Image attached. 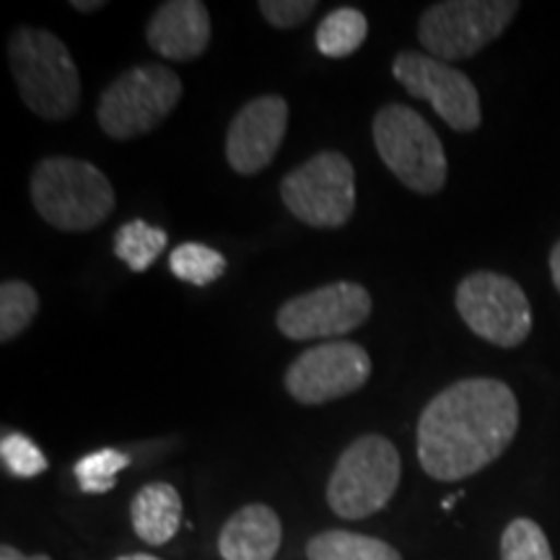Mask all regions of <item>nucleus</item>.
<instances>
[{"label":"nucleus","mask_w":560,"mask_h":560,"mask_svg":"<svg viewBox=\"0 0 560 560\" xmlns=\"http://www.w3.org/2000/svg\"><path fill=\"white\" fill-rule=\"evenodd\" d=\"M9 66L21 102L47 122H62L79 109L81 75L66 42L52 32L21 26L9 39Z\"/></svg>","instance_id":"2"},{"label":"nucleus","mask_w":560,"mask_h":560,"mask_svg":"<svg viewBox=\"0 0 560 560\" xmlns=\"http://www.w3.org/2000/svg\"><path fill=\"white\" fill-rule=\"evenodd\" d=\"M182 100V81L172 68L136 66L117 75L104 89L96 120L100 128L115 140H132L149 136Z\"/></svg>","instance_id":"6"},{"label":"nucleus","mask_w":560,"mask_h":560,"mask_svg":"<svg viewBox=\"0 0 560 560\" xmlns=\"http://www.w3.org/2000/svg\"><path fill=\"white\" fill-rule=\"evenodd\" d=\"M130 465V454L120 450H100L81 457L73 465V475L83 493H109L115 488L117 475Z\"/></svg>","instance_id":"22"},{"label":"nucleus","mask_w":560,"mask_h":560,"mask_svg":"<svg viewBox=\"0 0 560 560\" xmlns=\"http://www.w3.org/2000/svg\"><path fill=\"white\" fill-rule=\"evenodd\" d=\"M371 376V359L359 342H322L299 355L283 384L301 405H325L359 392Z\"/></svg>","instance_id":"12"},{"label":"nucleus","mask_w":560,"mask_h":560,"mask_svg":"<svg viewBox=\"0 0 560 560\" xmlns=\"http://www.w3.org/2000/svg\"><path fill=\"white\" fill-rule=\"evenodd\" d=\"M39 312V296L24 280H3L0 285V342H11L32 325Z\"/></svg>","instance_id":"20"},{"label":"nucleus","mask_w":560,"mask_h":560,"mask_svg":"<svg viewBox=\"0 0 560 560\" xmlns=\"http://www.w3.org/2000/svg\"><path fill=\"white\" fill-rule=\"evenodd\" d=\"M280 198L306 226H346L355 210L353 164L338 151H322L280 179Z\"/></svg>","instance_id":"8"},{"label":"nucleus","mask_w":560,"mask_h":560,"mask_svg":"<svg viewBox=\"0 0 560 560\" xmlns=\"http://www.w3.org/2000/svg\"><path fill=\"white\" fill-rule=\"evenodd\" d=\"M374 145L384 166L418 195L444 190L450 161L441 138L416 109L387 104L374 117Z\"/></svg>","instance_id":"5"},{"label":"nucleus","mask_w":560,"mask_h":560,"mask_svg":"<svg viewBox=\"0 0 560 560\" xmlns=\"http://www.w3.org/2000/svg\"><path fill=\"white\" fill-rule=\"evenodd\" d=\"M170 234L164 229L151 226L143 219H132L122 223L115 234V255L128 265L132 272H145L159 260L166 249Z\"/></svg>","instance_id":"19"},{"label":"nucleus","mask_w":560,"mask_h":560,"mask_svg":"<svg viewBox=\"0 0 560 560\" xmlns=\"http://www.w3.org/2000/svg\"><path fill=\"white\" fill-rule=\"evenodd\" d=\"M117 560H161V558L145 556V552H132V556H120Z\"/></svg>","instance_id":"29"},{"label":"nucleus","mask_w":560,"mask_h":560,"mask_svg":"<svg viewBox=\"0 0 560 560\" xmlns=\"http://www.w3.org/2000/svg\"><path fill=\"white\" fill-rule=\"evenodd\" d=\"M400 478L402 459L397 446L380 433H366L340 454L327 480V503L342 520H366L387 506L400 488Z\"/></svg>","instance_id":"4"},{"label":"nucleus","mask_w":560,"mask_h":560,"mask_svg":"<svg viewBox=\"0 0 560 560\" xmlns=\"http://www.w3.org/2000/svg\"><path fill=\"white\" fill-rule=\"evenodd\" d=\"M392 75L416 100H425L433 112L457 132H472L482 122L480 94L475 83L450 62L425 52L402 50L392 62Z\"/></svg>","instance_id":"10"},{"label":"nucleus","mask_w":560,"mask_h":560,"mask_svg":"<svg viewBox=\"0 0 560 560\" xmlns=\"http://www.w3.org/2000/svg\"><path fill=\"white\" fill-rule=\"evenodd\" d=\"M130 522L145 545H166L179 532L182 499L170 482H149L130 503Z\"/></svg>","instance_id":"16"},{"label":"nucleus","mask_w":560,"mask_h":560,"mask_svg":"<svg viewBox=\"0 0 560 560\" xmlns=\"http://www.w3.org/2000/svg\"><path fill=\"white\" fill-rule=\"evenodd\" d=\"M306 558L310 560H402L400 552L389 542L376 537L359 535V532L327 529L314 535L306 542Z\"/></svg>","instance_id":"17"},{"label":"nucleus","mask_w":560,"mask_h":560,"mask_svg":"<svg viewBox=\"0 0 560 560\" xmlns=\"http://www.w3.org/2000/svg\"><path fill=\"white\" fill-rule=\"evenodd\" d=\"M104 0H94V3H86V0H73V9L81 11V13H94V11H102L104 9Z\"/></svg>","instance_id":"28"},{"label":"nucleus","mask_w":560,"mask_h":560,"mask_svg":"<svg viewBox=\"0 0 560 560\" xmlns=\"http://www.w3.org/2000/svg\"><path fill=\"white\" fill-rule=\"evenodd\" d=\"M210 13L200 0H166L145 26L151 50L174 62L198 60L210 45Z\"/></svg>","instance_id":"14"},{"label":"nucleus","mask_w":560,"mask_h":560,"mask_svg":"<svg viewBox=\"0 0 560 560\" xmlns=\"http://www.w3.org/2000/svg\"><path fill=\"white\" fill-rule=\"evenodd\" d=\"M170 270L192 285H208L226 272V257L198 242H185L170 255Z\"/></svg>","instance_id":"21"},{"label":"nucleus","mask_w":560,"mask_h":560,"mask_svg":"<svg viewBox=\"0 0 560 560\" xmlns=\"http://www.w3.org/2000/svg\"><path fill=\"white\" fill-rule=\"evenodd\" d=\"M317 0H262L260 13L276 30H293L317 11Z\"/></svg>","instance_id":"25"},{"label":"nucleus","mask_w":560,"mask_h":560,"mask_svg":"<svg viewBox=\"0 0 560 560\" xmlns=\"http://www.w3.org/2000/svg\"><path fill=\"white\" fill-rule=\"evenodd\" d=\"M550 276H552V283H556V289L560 293V242L550 252Z\"/></svg>","instance_id":"27"},{"label":"nucleus","mask_w":560,"mask_h":560,"mask_svg":"<svg viewBox=\"0 0 560 560\" xmlns=\"http://www.w3.org/2000/svg\"><path fill=\"white\" fill-rule=\"evenodd\" d=\"M501 560H552L548 537L537 522L520 516L503 529Z\"/></svg>","instance_id":"23"},{"label":"nucleus","mask_w":560,"mask_h":560,"mask_svg":"<svg viewBox=\"0 0 560 560\" xmlns=\"http://www.w3.org/2000/svg\"><path fill=\"white\" fill-rule=\"evenodd\" d=\"M0 459L13 478H37L47 470V457L30 436L24 433H5L0 441Z\"/></svg>","instance_id":"24"},{"label":"nucleus","mask_w":560,"mask_h":560,"mask_svg":"<svg viewBox=\"0 0 560 560\" xmlns=\"http://www.w3.org/2000/svg\"><path fill=\"white\" fill-rule=\"evenodd\" d=\"M283 542L278 514L265 503H249L229 516L219 535L223 560H272Z\"/></svg>","instance_id":"15"},{"label":"nucleus","mask_w":560,"mask_h":560,"mask_svg":"<svg viewBox=\"0 0 560 560\" xmlns=\"http://www.w3.org/2000/svg\"><path fill=\"white\" fill-rule=\"evenodd\" d=\"M369 317L371 293L353 280H338L285 301L276 325L289 340H332L359 330Z\"/></svg>","instance_id":"11"},{"label":"nucleus","mask_w":560,"mask_h":560,"mask_svg":"<svg viewBox=\"0 0 560 560\" xmlns=\"http://www.w3.org/2000/svg\"><path fill=\"white\" fill-rule=\"evenodd\" d=\"M462 322L480 340L499 348H516L532 332V306L516 280L501 272L478 270L462 278L454 293Z\"/></svg>","instance_id":"9"},{"label":"nucleus","mask_w":560,"mask_h":560,"mask_svg":"<svg viewBox=\"0 0 560 560\" xmlns=\"http://www.w3.org/2000/svg\"><path fill=\"white\" fill-rule=\"evenodd\" d=\"M369 37V21L359 9H335L317 26V50L325 58H350Z\"/></svg>","instance_id":"18"},{"label":"nucleus","mask_w":560,"mask_h":560,"mask_svg":"<svg viewBox=\"0 0 560 560\" xmlns=\"http://www.w3.org/2000/svg\"><path fill=\"white\" fill-rule=\"evenodd\" d=\"M522 5L516 0H444L423 11L418 39L441 62L475 58L509 30Z\"/></svg>","instance_id":"7"},{"label":"nucleus","mask_w":560,"mask_h":560,"mask_svg":"<svg viewBox=\"0 0 560 560\" xmlns=\"http://www.w3.org/2000/svg\"><path fill=\"white\" fill-rule=\"evenodd\" d=\"M289 128V104L283 96L265 94L244 104L226 130V161L242 177L268 170L283 145Z\"/></svg>","instance_id":"13"},{"label":"nucleus","mask_w":560,"mask_h":560,"mask_svg":"<svg viewBox=\"0 0 560 560\" xmlns=\"http://www.w3.org/2000/svg\"><path fill=\"white\" fill-rule=\"evenodd\" d=\"M0 560H52L50 556H24V552L11 548V545H3L0 548Z\"/></svg>","instance_id":"26"},{"label":"nucleus","mask_w":560,"mask_h":560,"mask_svg":"<svg viewBox=\"0 0 560 560\" xmlns=\"http://www.w3.org/2000/svg\"><path fill=\"white\" fill-rule=\"evenodd\" d=\"M516 429L520 402L506 382L488 376L454 382L420 412L418 462L433 480H465L499 459Z\"/></svg>","instance_id":"1"},{"label":"nucleus","mask_w":560,"mask_h":560,"mask_svg":"<svg viewBox=\"0 0 560 560\" xmlns=\"http://www.w3.org/2000/svg\"><path fill=\"white\" fill-rule=\"evenodd\" d=\"M32 206L60 231H91L115 213L117 198L107 174L73 156L42 159L30 179Z\"/></svg>","instance_id":"3"}]
</instances>
